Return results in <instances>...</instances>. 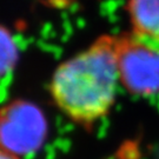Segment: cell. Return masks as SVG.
I'll list each match as a JSON object with an SVG mask.
<instances>
[{"mask_svg":"<svg viewBox=\"0 0 159 159\" xmlns=\"http://www.w3.org/2000/svg\"><path fill=\"white\" fill-rule=\"evenodd\" d=\"M119 85L116 35H102L58 66L50 92L67 118L92 126L111 112Z\"/></svg>","mask_w":159,"mask_h":159,"instance_id":"obj_1","label":"cell"},{"mask_svg":"<svg viewBox=\"0 0 159 159\" xmlns=\"http://www.w3.org/2000/svg\"><path fill=\"white\" fill-rule=\"evenodd\" d=\"M18 60V47L10 31L0 25V77L11 72Z\"/></svg>","mask_w":159,"mask_h":159,"instance_id":"obj_5","label":"cell"},{"mask_svg":"<svg viewBox=\"0 0 159 159\" xmlns=\"http://www.w3.org/2000/svg\"><path fill=\"white\" fill-rule=\"evenodd\" d=\"M0 159H20V158H18L16 156H13V154L8 153V152H6V151L0 148Z\"/></svg>","mask_w":159,"mask_h":159,"instance_id":"obj_6","label":"cell"},{"mask_svg":"<svg viewBox=\"0 0 159 159\" xmlns=\"http://www.w3.org/2000/svg\"><path fill=\"white\" fill-rule=\"evenodd\" d=\"M132 31L159 40V0H127Z\"/></svg>","mask_w":159,"mask_h":159,"instance_id":"obj_4","label":"cell"},{"mask_svg":"<svg viewBox=\"0 0 159 159\" xmlns=\"http://www.w3.org/2000/svg\"><path fill=\"white\" fill-rule=\"evenodd\" d=\"M120 85L134 96L159 94V40L133 31L116 35Z\"/></svg>","mask_w":159,"mask_h":159,"instance_id":"obj_2","label":"cell"},{"mask_svg":"<svg viewBox=\"0 0 159 159\" xmlns=\"http://www.w3.org/2000/svg\"><path fill=\"white\" fill-rule=\"evenodd\" d=\"M47 130L45 114L33 102L14 100L0 107V148L18 158L35 153Z\"/></svg>","mask_w":159,"mask_h":159,"instance_id":"obj_3","label":"cell"}]
</instances>
